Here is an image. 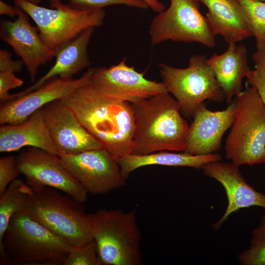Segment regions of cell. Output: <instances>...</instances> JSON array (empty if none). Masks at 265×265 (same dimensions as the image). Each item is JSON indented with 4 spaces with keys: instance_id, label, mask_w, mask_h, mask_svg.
<instances>
[{
    "instance_id": "obj_33",
    "label": "cell",
    "mask_w": 265,
    "mask_h": 265,
    "mask_svg": "<svg viewBox=\"0 0 265 265\" xmlns=\"http://www.w3.org/2000/svg\"><path fill=\"white\" fill-rule=\"evenodd\" d=\"M0 14L5 15L11 17L17 16L18 14V8L14 7L5 2L3 0H0Z\"/></svg>"
},
{
    "instance_id": "obj_12",
    "label": "cell",
    "mask_w": 265,
    "mask_h": 265,
    "mask_svg": "<svg viewBox=\"0 0 265 265\" xmlns=\"http://www.w3.org/2000/svg\"><path fill=\"white\" fill-rule=\"evenodd\" d=\"M90 83L102 95L116 102L147 99L167 92L162 82L147 79L144 72L128 65L126 58L108 68H92Z\"/></svg>"
},
{
    "instance_id": "obj_15",
    "label": "cell",
    "mask_w": 265,
    "mask_h": 265,
    "mask_svg": "<svg viewBox=\"0 0 265 265\" xmlns=\"http://www.w3.org/2000/svg\"><path fill=\"white\" fill-rule=\"evenodd\" d=\"M16 6L18 14L14 21L1 20L0 36L21 57L31 81L34 82L39 67L51 61L55 57V52L43 41L37 27L29 22L28 15Z\"/></svg>"
},
{
    "instance_id": "obj_32",
    "label": "cell",
    "mask_w": 265,
    "mask_h": 265,
    "mask_svg": "<svg viewBox=\"0 0 265 265\" xmlns=\"http://www.w3.org/2000/svg\"><path fill=\"white\" fill-rule=\"evenodd\" d=\"M255 68L265 71V41L252 54Z\"/></svg>"
},
{
    "instance_id": "obj_27",
    "label": "cell",
    "mask_w": 265,
    "mask_h": 265,
    "mask_svg": "<svg viewBox=\"0 0 265 265\" xmlns=\"http://www.w3.org/2000/svg\"><path fill=\"white\" fill-rule=\"evenodd\" d=\"M63 0H50V3L62 2ZM69 6L76 9H104L113 5H124L142 9L148 8V5L140 0H66Z\"/></svg>"
},
{
    "instance_id": "obj_4",
    "label": "cell",
    "mask_w": 265,
    "mask_h": 265,
    "mask_svg": "<svg viewBox=\"0 0 265 265\" xmlns=\"http://www.w3.org/2000/svg\"><path fill=\"white\" fill-rule=\"evenodd\" d=\"M58 190L48 186L33 189L22 212L72 246L93 240L89 215L82 203Z\"/></svg>"
},
{
    "instance_id": "obj_23",
    "label": "cell",
    "mask_w": 265,
    "mask_h": 265,
    "mask_svg": "<svg viewBox=\"0 0 265 265\" xmlns=\"http://www.w3.org/2000/svg\"><path fill=\"white\" fill-rule=\"evenodd\" d=\"M33 192L32 188L22 180L12 181L0 195V241L12 216L22 211L27 197Z\"/></svg>"
},
{
    "instance_id": "obj_10",
    "label": "cell",
    "mask_w": 265,
    "mask_h": 265,
    "mask_svg": "<svg viewBox=\"0 0 265 265\" xmlns=\"http://www.w3.org/2000/svg\"><path fill=\"white\" fill-rule=\"evenodd\" d=\"M16 158L20 173L33 189L51 187L82 203L86 201L87 192L63 165L58 156L31 147Z\"/></svg>"
},
{
    "instance_id": "obj_2",
    "label": "cell",
    "mask_w": 265,
    "mask_h": 265,
    "mask_svg": "<svg viewBox=\"0 0 265 265\" xmlns=\"http://www.w3.org/2000/svg\"><path fill=\"white\" fill-rule=\"evenodd\" d=\"M135 127L131 154L184 152L188 124L168 92L131 103Z\"/></svg>"
},
{
    "instance_id": "obj_3",
    "label": "cell",
    "mask_w": 265,
    "mask_h": 265,
    "mask_svg": "<svg viewBox=\"0 0 265 265\" xmlns=\"http://www.w3.org/2000/svg\"><path fill=\"white\" fill-rule=\"evenodd\" d=\"M72 245L21 212L0 241V265H63Z\"/></svg>"
},
{
    "instance_id": "obj_6",
    "label": "cell",
    "mask_w": 265,
    "mask_h": 265,
    "mask_svg": "<svg viewBox=\"0 0 265 265\" xmlns=\"http://www.w3.org/2000/svg\"><path fill=\"white\" fill-rule=\"evenodd\" d=\"M235 101L236 112L225 143V157L238 166L265 163V105L248 85Z\"/></svg>"
},
{
    "instance_id": "obj_34",
    "label": "cell",
    "mask_w": 265,
    "mask_h": 265,
    "mask_svg": "<svg viewBox=\"0 0 265 265\" xmlns=\"http://www.w3.org/2000/svg\"><path fill=\"white\" fill-rule=\"evenodd\" d=\"M144 2L152 10L157 13L165 9V4L159 0H140Z\"/></svg>"
},
{
    "instance_id": "obj_19",
    "label": "cell",
    "mask_w": 265,
    "mask_h": 265,
    "mask_svg": "<svg viewBox=\"0 0 265 265\" xmlns=\"http://www.w3.org/2000/svg\"><path fill=\"white\" fill-rule=\"evenodd\" d=\"M25 146L39 148L58 155L46 126L42 108L22 123L0 126L1 153L17 151Z\"/></svg>"
},
{
    "instance_id": "obj_31",
    "label": "cell",
    "mask_w": 265,
    "mask_h": 265,
    "mask_svg": "<svg viewBox=\"0 0 265 265\" xmlns=\"http://www.w3.org/2000/svg\"><path fill=\"white\" fill-rule=\"evenodd\" d=\"M24 63L21 60H14L12 59V54L9 51L0 50V72H18L22 70Z\"/></svg>"
},
{
    "instance_id": "obj_11",
    "label": "cell",
    "mask_w": 265,
    "mask_h": 265,
    "mask_svg": "<svg viewBox=\"0 0 265 265\" xmlns=\"http://www.w3.org/2000/svg\"><path fill=\"white\" fill-rule=\"evenodd\" d=\"M58 156L63 165L88 193L104 194L126 184L118 160L104 148Z\"/></svg>"
},
{
    "instance_id": "obj_29",
    "label": "cell",
    "mask_w": 265,
    "mask_h": 265,
    "mask_svg": "<svg viewBox=\"0 0 265 265\" xmlns=\"http://www.w3.org/2000/svg\"><path fill=\"white\" fill-rule=\"evenodd\" d=\"M23 83V80L17 77L14 73L0 72V100L1 102L11 100L12 94L9 93V90L21 86Z\"/></svg>"
},
{
    "instance_id": "obj_20",
    "label": "cell",
    "mask_w": 265,
    "mask_h": 265,
    "mask_svg": "<svg viewBox=\"0 0 265 265\" xmlns=\"http://www.w3.org/2000/svg\"><path fill=\"white\" fill-rule=\"evenodd\" d=\"M206 62L213 71L229 105L242 91V81L251 70L246 47L236 43L228 44L225 52L215 53Z\"/></svg>"
},
{
    "instance_id": "obj_9",
    "label": "cell",
    "mask_w": 265,
    "mask_h": 265,
    "mask_svg": "<svg viewBox=\"0 0 265 265\" xmlns=\"http://www.w3.org/2000/svg\"><path fill=\"white\" fill-rule=\"evenodd\" d=\"M170 0L169 6L151 22L149 32L152 45L170 40L214 47L215 35L206 17L199 11L200 0Z\"/></svg>"
},
{
    "instance_id": "obj_35",
    "label": "cell",
    "mask_w": 265,
    "mask_h": 265,
    "mask_svg": "<svg viewBox=\"0 0 265 265\" xmlns=\"http://www.w3.org/2000/svg\"><path fill=\"white\" fill-rule=\"evenodd\" d=\"M25 0L28 2H29L30 3L36 4H38L40 2V0Z\"/></svg>"
},
{
    "instance_id": "obj_5",
    "label": "cell",
    "mask_w": 265,
    "mask_h": 265,
    "mask_svg": "<svg viewBox=\"0 0 265 265\" xmlns=\"http://www.w3.org/2000/svg\"><path fill=\"white\" fill-rule=\"evenodd\" d=\"M88 215L101 265L141 264V235L134 210L102 209Z\"/></svg>"
},
{
    "instance_id": "obj_21",
    "label": "cell",
    "mask_w": 265,
    "mask_h": 265,
    "mask_svg": "<svg viewBox=\"0 0 265 265\" xmlns=\"http://www.w3.org/2000/svg\"><path fill=\"white\" fill-rule=\"evenodd\" d=\"M94 29V28H90L84 30L56 51L55 63L50 70L31 86L19 92L12 94V99L37 89L53 78L72 79L82 69L89 66L90 62L87 48Z\"/></svg>"
},
{
    "instance_id": "obj_7",
    "label": "cell",
    "mask_w": 265,
    "mask_h": 265,
    "mask_svg": "<svg viewBox=\"0 0 265 265\" xmlns=\"http://www.w3.org/2000/svg\"><path fill=\"white\" fill-rule=\"evenodd\" d=\"M50 3L52 8L14 0L15 5L34 22L43 41L55 52L84 30L101 26L106 16L104 9H80L62 2Z\"/></svg>"
},
{
    "instance_id": "obj_1",
    "label": "cell",
    "mask_w": 265,
    "mask_h": 265,
    "mask_svg": "<svg viewBox=\"0 0 265 265\" xmlns=\"http://www.w3.org/2000/svg\"><path fill=\"white\" fill-rule=\"evenodd\" d=\"M59 100L118 160L131 154L135 122L130 103L106 97L90 82Z\"/></svg>"
},
{
    "instance_id": "obj_22",
    "label": "cell",
    "mask_w": 265,
    "mask_h": 265,
    "mask_svg": "<svg viewBox=\"0 0 265 265\" xmlns=\"http://www.w3.org/2000/svg\"><path fill=\"white\" fill-rule=\"evenodd\" d=\"M222 159L221 156L216 153L193 155L185 152L176 153L161 151L141 155L129 154L119 159L118 162L122 176L126 180L133 171L143 166L162 165L201 169L204 164L220 161Z\"/></svg>"
},
{
    "instance_id": "obj_36",
    "label": "cell",
    "mask_w": 265,
    "mask_h": 265,
    "mask_svg": "<svg viewBox=\"0 0 265 265\" xmlns=\"http://www.w3.org/2000/svg\"><path fill=\"white\" fill-rule=\"evenodd\" d=\"M257 0L261 1H265V0Z\"/></svg>"
},
{
    "instance_id": "obj_26",
    "label": "cell",
    "mask_w": 265,
    "mask_h": 265,
    "mask_svg": "<svg viewBox=\"0 0 265 265\" xmlns=\"http://www.w3.org/2000/svg\"><path fill=\"white\" fill-rule=\"evenodd\" d=\"M64 265H100L97 245L91 241L80 246H72Z\"/></svg>"
},
{
    "instance_id": "obj_8",
    "label": "cell",
    "mask_w": 265,
    "mask_h": 265,
    "mask_svg": "<svg viewBox=\"0 0 265 265\" xmlns=\"http://www.w3.org/2000/svg\"><path fill=\"white\" fill-rule=\"evenodd\" d=\"M203 54L191 56L188 65L180 68L164 63L159 64L162 82L178 102L186 117H193L206 100L221 102L225 99L215 76Z\"/></svg>"
},
{
    "instance_id": "obj_13",
    "label": "cell",
    "mask_w": 265,
    "mask_h": 265,
    "mask_svg": "<svg viewBox=\"0 0 265 265\" xmlns=\"http://www.w3.org/2000/svg\"><path fill=\"white\" fill-rule=\"evenodd\" d=\"M92 68L77 79L53 78L37 89L22 96L2 102L0 106V124L22 123L38 109L70 94L89 83Z\"/></svg>"
},
{
    "instance_id": "obj_17",
    "label": "cell",
    "mask_w": 265,
    "mask_h": 265,
    "mask_svg": "<svg viewBox=\"0 0 265 265\" xmlns=\"http://www.w3.org/2000/svg\"><path fill=\"white\" fill-rule=\"evenodd\" d=\"M239 166L232 162L220 160L207 163L201 168L206 176L221 184L227 195V207L221 218L212 225L215 230L220 228L231 214L241 209L252 206L265 209V195L246 182Z\"/></svg>"
},
{
    "instance_id": "obj_18",
    "label": "cell",
    "mask_w": 265,
    "mask_h": 265,
    "mask_svg": "<svg viewBox=\"0 0 265 265\" xmlns=\"http://www.w3.org/2000/svg\"><path fill=\"white\" fill-rule=\"evenodd\" d=\"M208 8L206 18L214 34L228 44L253 36L246 12L238 0H200Z\"/></svg>"
},
{
    "instance_id": "obj_30",
    "label": "cell",
    "mask_w": 265,
    "mask_h": 265,
    "mask_svg": "<svg viewBox=\"0 0 265 265\" xmlns=\"http://www.w3.org/2000/svg\"><path fill=\"white\" fill-rule=\"evenodd\" d=\"M246 78L250 86L257 91L265 105V71L256 68L250 70Z\"/></svg>"
},
{
    "instance_id": "obj_14",
    "label": "cell",
    "mask_w": 265,
    "mask_h": 265,
    "mask_svg": "<svg viewBox=\"0 0 265 265\" xmlns=\"http://www.w3.org/2000/svg\"><path fill=\"white\" fill-rule=\"evenodd\" d=\"M42 108L46 126L58 155L78 154L104 148L83 126L73 111L59 100L48 104Z\"/></svg>"
},
{
    "instance_id": "obj_16",
    "label": "cell",
    "mask_w": 265,
    "mask_h": 265,
    "mask_svg": "<svg viewBox=\"0 0 265 265\" xmlns=\"http://www.w3.org/2000/svg\"><path fill=\"white\" fill-rule=\"evenodd\" d=\"M237 109L235 99L224 110L213 111L204 102L198 107L186 134L185 153L204 155L216 153L225 132L234 123Z\"/></svg>"
},
{
    "instance_id": "obj_28",
    "label": "cell",
    "mask_w": 265,
    "mask_h": 265,
    "mask_svg": "<svg viewBox=\"0 0 265 265\" xmlns=\"http://www.w3.org/2000/svg\"><path fill=\"white\" fill-rule=\"evenodd\" d=\"M20 174L16 157L8 155L0 159V195Z\"/></svg>"
},
{
    "instance_id": "obj_25",
    "label": "cell",
    "mask_w": 265,
    "mask_h": 265,
    "mask_svg": "<svg viewBox=\"0 0 265 265\" xmlns=\"http://www.w3.org/2000/svg\"><path fill=\"white\" fill-rule=\"evenodd\" d=\"M244 9L251 26L257 47L265 41V1L238 0Z\"/></svg>"
},
{
    "instance_id": "obj_24",
    "label": "cell",
    "mask_w": 265,
    "mask_h": 265,
    "mask_svg": "<svg viewBox=\"0 0 265 265\" xmlns=\"http://www.w3.org/2000/svg\"><path fill=\"white\" fill-rule=\"evenodd\" d=\"M242 265H265V214L252 232L250 246L238 256Z\"/></svg>"
}]
</instances>
